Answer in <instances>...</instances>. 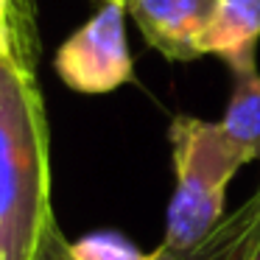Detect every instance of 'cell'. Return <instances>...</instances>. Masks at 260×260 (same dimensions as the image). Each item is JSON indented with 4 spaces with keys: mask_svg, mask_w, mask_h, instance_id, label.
I'll return each instance as SVG.
<instances>
[{
    "mask_svg": "<svg viewBox=\"0 0 260 260\" xmlns=\"http://www.w3.org/2000/svg\"><path fill=\"white\" fill-rule=\"evenodd\" d=\"M48 146L42 92L25 48H17L0 56V260H45L59 232Z\"/></svg>",
    "mask_w": 260,
    "mask_h": 260,
    "instance_id": "6da1fadb",
    "label": "cell"
},
{
    "mask_svg": "<svg viewBox=\"0 0 260 260\" xmlns=\"http://www.w3.org/2000/svg\"><path fill=\"white\" fill-rule=\"evenodd\" d=\"M168 140L176 187L168 204L162 243L171 249H190L226 218V185L249 157L230 140L221 123L193 115H176L171 120Z\"/></svg>",
    "mask_w": 260,
    "mask_h": 260,
    "instance_id": "7a4b0ae2",
    "label": "cell"
},
{
    "mask_svg": "<svg viewBox=\"0 0 260 260\" xmlns=\"http://www.w3.org/2000/svg\"><path fill=\"white\" fill-rule=\"evenodd\" d=\"M56 76L76 92L107 95L135 81L126 42V0H104L101 9L59 45Z\"/></svg>",
    "mask_w": 260,
    "mask_h": 260,
    "instance_id": "3957f363",
    "label": "cell"
},
{
    "mask_svg": "<svg viewBox=\"0 0 260 260\" xmlns=\"http://www.w3.org/2000/svg\"><path fill=\"white\" fill-rule=\"evenodd\" d=\"M218 0H126L151 51L168 62H193L202 56V37L213 23Z\"/></svg>",
    "mask_w": 260,
    "mask_h": 260,
    "instance_id": "277c9868",
    "label": "cell"
},
{
    "mask_svg": "<svg viewBox=\"0 0 260 260\" xmlns=\"http://www.w3.org/2000/svg\"><path fill=\"white\" fill-rule=\"evenodd\" d=\"M260 230V187L252 199L232 210L202 243L190 249H171L159 243L154 249V260H246V252L252 246L254 232ZM45 260H70L68 257V241L62 235H53L51 246L45 252Z\"/></svg>",
    "mask_w": 260,
    "mask_h": 260,
    "instance_id": "5b68a950",
    "label": "cell"
},
{
    "mask_svg": "<svg viewBox=\"0 0 260 260\" xmlns=\"http://www.w3.org/2000/svg\"><path fill=\"white\" fill-rule=\"evenodd\" d=\"M260 0H218L213 23L202 37V56H215L232 76L257 70Z\"/></svg>",
    "mask_w": 260,
    "mask_h": 260,
    "instance_id": "8992f818",
    "label": "cell"
},
{
    "mask_svg": "<svg viewBox=\"0 0 260 260\" xmlns=\"http://www.w3.org/2000/svg\"><path fill=\"white\" fill-rule=\"evenodd\" d=\"M235 146L252 159H260V73L232 76V95L226 101V112L218 120Z\"/></svg>",
    "mask_w": 260,
    "mask_h": 260,
    "instance_id": "52a82bcc",
    "label": "cell"
},
{
    "mask_svg": "<svg viewBox=\"0 0 260 260\" xmlns=\"http://www.w3.org/2000/svg\"><path fill=\"white\" fill-rule=\"evenodd\" d=\"M70 260H154V252H140L120 232H92L68 243Z\"/></svg>",
    "mask_w": 260,
    "mask_h": 260,
    "instance_id": "ba28073f",
    "label": "cell"
},
{
    "mask_svg": "<svg viewBox=\"0 0 260 260\" xmlns=\"http://www.w3.org/2000/svg\"><path fill=\"white\" fill-rule=\"evenodd\" d=\"M20 48V37L12 25V0H0V56H9Z\"/></svg>",
    "mask_w": 260,
    "mask_h": 260,
    "instance_id": "9c48e42d",
    "label": "cell"
},
{
    "mask_svg": "<svg viewBox=\"0 0 260 260\" xmlns=\"http://www.w3.org/2000/svg\"><path fill=\"white\" fill-rule=\"evenodd\" d=\"M246 260H260V230L254 232V238H252V246H249V252H246Z\"/></svg>",
    "mask_w": 260,
    "mask_h": 260,
    "instance_id": "30bf717a",
    "label": "cell"
}]
</instances>
